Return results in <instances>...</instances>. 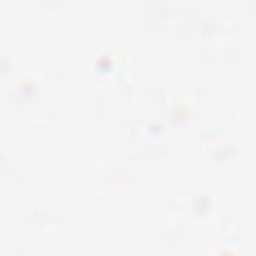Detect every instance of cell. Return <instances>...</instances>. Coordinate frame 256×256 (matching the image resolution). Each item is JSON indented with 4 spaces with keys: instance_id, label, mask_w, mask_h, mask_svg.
<instances>
[]
</instances>
